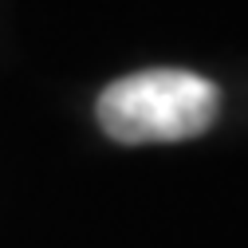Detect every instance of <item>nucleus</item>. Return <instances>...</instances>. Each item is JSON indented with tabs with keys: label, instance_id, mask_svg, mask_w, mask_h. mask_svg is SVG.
Listing matches in <instances>:
<instances>
[{
	"label": "nucleus",
	"instance_id": "1",
	"mask_svg": "<svg viewBox=\"0 0 248 248\" xmlns=\"http://www.w3.org/2000/svg\"><path fill=\"white\" fill-rule=\"evenodd\" d=\"M99 126L122 146L185 142L205 134L221 114V91L205 75L154 67L114 79L99 95Z\"/></svg>",
	"mask_w": 248,
	"mask_h": 248
}]
</instances>
